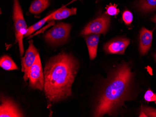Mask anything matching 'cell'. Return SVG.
Instances as JSON below:
<instances>
[{
    "mask_svg": "<svg viewBox=\"0 0 156 117\" xmlns=\"http://www.w3.org/2000/svg\"><path fill=\"white\" fill-rule=\"evenodd\" d=\"M78 68L77 60L65 52L49 59L44 69V91L48 101L57 102L71 95Z\"/></svg>",
    "mask_w": 156,
    "mask_h": 117,
    "instance_id": "6da1fadb",
    "label": "cell"
},
{
    "mask_svg": "<svg viewBox=\"0 0 156 117\" xmlns=\"http://www.w3.org/2000/svg\"><path fill=\"white\" fill-rule=\"evenodd\" d=\"M132 75L127 64L118 68L101 93L95 109L94 117L110 115L122 104L128 92Z\"/></svg>",
    "mask_w": 156,
    "mask_h": 117,
    "instance_id": "7a4b0ae2",
    "label": "cell"
},
{
    "mask_svg": "<svg viewBox=\"0 0 156 117\" xmlns=\"http://www.w3.org/2000/svg\"><path fill=\"white\" fill-rule=\"evenodd\" d=\"M13 20L16 37L18 43L20 55L22 57L24 53L23 39L28 28L18 0H14Z\"/></svg>",
    "mask_w": 156,
    "mask_h": 117,
    "instance_id": "3957f363",
    "label": "cell"
},
{
    "mask_svg": "<svg viewBox=\"0 0 156 117\" xmlns=\"http://www.w3.org/2000/svg\"><path fill=\"white\" fill-rule=\"evenodd\" d=\"M71 26L68 23H58L44 36V38L48 43L53 45L63 44L69 36Z\"/></svg>",
    "mask_w": 156,
    "mask_h": 117,
    "instance_id": "277c9868",
    "label": "cell"
},
{
    "mask_svg": "<svg viewBox=\"0 0 156 117\" xmlns=\"http://www.w3.org/2000/svg\"><path fill=\"white\" fill-rule=\"evenodd\" d=\"M28 79L30 86L32 89L40 91L44 89V77L39 54L30 67L28 73Z\"/></svg>",
    "mask_w": 156,
    "mask_h": 117,
    "instance_id": "5b68a950",
    "label": "cell"
},
{
    "mask_svg": "<svg viewBox=\"0 0 156 117\" xmlns=\"http://www.w3.org/2000/svg\"><path fill=\"white\" fill-rule=\"evenodd\" d=\"M108 15L104 14L88 23L81 32V35L106 34L110 22V17Z\"/></svg>",
    "mask_w": 156,
    "mask_h": 117,
    "instance_id": "8992f818",
    "label": "cell"
},
{
    "mask_svg": "<svg viewBox=\"0 0 156 117\" xmlns=\"http://www.w3.org/2000/svg\"><path fill=\"white\" fill-rule=\"evenodd\" d=\"M39 54L37 49L35 48L32 41L29 42V46L28 50L25 52L24 57L22 58V71L24 72V81H26L28 79V73L30 67L36 59L37 55Z\"/></svg>",
    "mask_w": 156,
    "mask_h": 117,
    "instance_id": "52a82bcc",
    "label": "cell"
},
{
    "mask_svg": "<svg viewBox=\"0 0 156 117\" xmlns=\"http://www.w3.org/2000/svg\"><path fill=\"white\" fill-rule=\"evenodd\" d=\"M1 103L0 107V117H23L21 110L11 99L2 98Z\"/></svg>",
    "mask_w": 156,
    "mask_h": 117,
    "instance_id": "ba28073f",
    "label": "cell"
},
{
    "mask_svg": "<svg viewBox=\"0 0 156 117\" xmlns=\"http://www.w3.org/2000/svg\"><path fill=\"white\" fill-rule=\"evenodd\" d=\"M129 43V39L118 38L106 43L104 49L107 53L109 54H123Z\"/></svg>",
    "mask_w": 156,
    "mask_h": 117,
    "instance_id": "9c48e42d",
    "label": "cell"
},
{
    "mask_svg": "<svg viewBox=\"0 0 156 117\" xmlns=\"http://www.w3.org/2000/svg\"><path fill=\"white\" fill-rule=\"evenodd\" d=\"M153 38V30H150L145 28L141 29L140 33L139 50L142 55H145L150 49Z\"/></svg>",
    "mask_w": 156,
    "mask_h": 117,
    "instance_id": "30bf717a",
    "label": "cell"
},
{
    "mask_svg": "<svg viewBox=\"0 0 156 117\" xmlns=\"http://www.w3.org/2000/svg\"><path fill=\"white\" fill-rule=\"evenodd\" d=\"M99 34H90L87 35L86 37L89 57L92 60L94 59L97 55V47L99 42Z\"/></svg>",
    "mask_w": 156,
    "mask_h": 117,
    "instance_id": "8fae6325",
    "label": "cell"
},
{
    "mask_svg": "<svg viewBox=\"0 0 156 117\" xmlns=\"http://www.w3.org/2000/svg\"><path fill=\"white\" fill-rule=\"evenodd\" d=\"M76 11H77L76 8H72L71 9L61 8L58 10H56L51 13V16L49 20H58L65 19L70 16V15L76 14Z\"/></svg>",
    "mask_w": 156,
    "mask_h": 117,
    "instance_id": "7c38bea8",
    "label": "cell"
},
{
    "mask_svg": "<svg viewBox=\"0 0 156 117\" xmlns=\"http://www.w3.org/2000/svg\"><path fill=\"white\" fill-rule=\"evenodd\" d=\"M136 6L143 13L151 12L156 10V0H138Z\"/></svg>",
    "mask_w": 156,
    "mask_h": 117,
    "instance_id": "4fadbf2b",
    "label": "cell"
},
{
    "mask_svg": "<svg viewBox=\"0 0 156 117\" xmlns=\"http://www.w3.org/2000/svg\"><path fill=\"white\" fill-rule=\"evenodd\" d=\"M49 4V0H35L30 5V12L33 14H40L48 7Z\"/></svg>",
    "mask_w": 156,
    "mask_h": 117,
    "instance_id": "5bb4252c",
    "label": "cell"
},
{
    "mask_svg": "<svg viewBox=\"0 0 156 117\" xmlns=\"http://www.w3.org/2000/svg\"><path fill=\"white\" fill-rule=\"evenodd\" d=\"M0 66L6 71L18 69V67L11 57L8 56H4L0 59Z\"/></svg>",
    "mask_w": 156,
    "mask_h": 117,
    "instance_id": "9a60e30c",
    "label": "cell"
},
{
    "mask_svg": "<svg viewBox=\"0 0 156 117\" xmlns=\"http://www.w3.org/2000/svg\"><path fill=\"white\" fill-rule=\"evenodd\" d=\"M51 16V14L48 15V16H46V17H45V18H43L42 20H40L38 22L35 23V24H33V25L30 26L29 28H28L27 29L26 33L24 35V36H27L30 35L33 32H35V31L37 30V29H40L41 27H42V26L44 25V23L47 21L49 20Z\"/></svg>",
    "mask_w": 156,
    "mask_h": 117,
    "instance_id": "2e32d148",
    "label": "cell"
},
{
    "mask_svg": "<svg viewBox=\"0 0 156 117\" xmlns=\"http://www.w3.org/2000/svg\"><path fill=\"white\" fill-rule=\"evenodd\" d=\"M106 9L107 10L106 14L111 16H116L120 12V10L117 9V6L115 4L108 5Z\"/></svg>",
    "mask_w": 156,
    "mask_h": 117,
    "instance_id": "e0dca14e",
    "label": "cell"
},
{
    "mask_svg": "<svg viewBox=\"0 0 156 117\" xmlns=\"http://www.w3.org/2000/svg\"><path fill=\"white\" fill-rule=\"evenodd\" d=\"M122 19L126 25L131 24L133 21V17L132 14L129 10H125L122 14Z\"/></svg>",
    "mask_w": 156,
    "mask_h": 117,
    "instance_id": "ac0fdd59",
    "label": "cell"
},
{
    "mask_svg": "<svg viewBox=\"0 0 156 117\" xmlns=\"http://www.w3.org/2000/svg\"><path fill=\"white\" fill-rule=\"evenodd\" d=\"M144 98L147 102H154L156 104V93H154L150 89L145 92Z\"/></svg>",
    "mask_w": 156,
    "mask_h": 117,
    "instance_id": "d6986e66",
    "label": "cell"
},
{
    "mask_svg": "<svg viewBox=\"0 0 156 117\" xmlns=\"http://www.w3.org/2000/svg\"><path fill=\"white\" fill-rule=\"evenodd\" d=\"M142 113L144 114L145 117H156V109L151 107H144Z\"/></svg>",
    "mask_w": 156,
    "mask_h": 117,
    "instance_id": "ffe728a7",
    "label": "cell"
},
{
    "mask_svg": "<svg viewBox=\"0 0 156 117\" xmlns=\"http://www.w3.org/2000/svg\"><path fill=\"white\" fill-rule=\"evenodd\" d=\"M152 21L156 23V15L152 18Z\"/></svg>",
    "mask_w": 156,
    "mask_h": 117,
    "instance_id": "44dd1931",
    "label": "cell"
},
{
    "mask_svg": "<svg viewBox=\"0 0 156 117\" xmlns=\"http://www.w3.org/2000/svg\"><path fill=\"white\" fill-rule=\"evenodd\" d=\"M154 57H155V59H156V53L154 55Z\"/></svg>",
    "mask_w": 156,
    "mask_h": 117,
    "instance_id": "7402d4cb",
    "label": "cell"
}]
</instances>
